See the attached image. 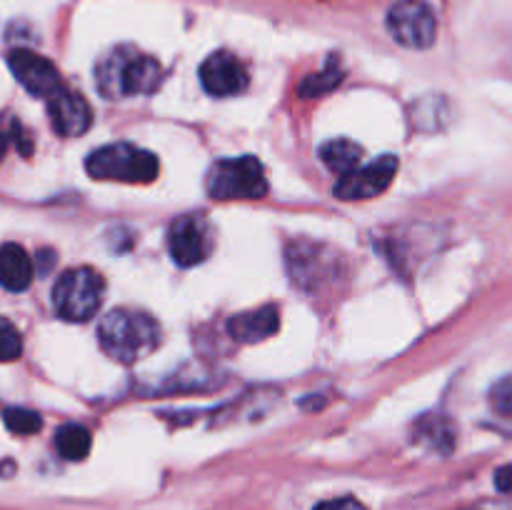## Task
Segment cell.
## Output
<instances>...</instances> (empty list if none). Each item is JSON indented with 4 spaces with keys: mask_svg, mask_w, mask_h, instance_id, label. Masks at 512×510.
<instances>
[{
    "mask_svg": "<svg viewBox=\"0 0 512 510\" xmlns=\"http://www.w3.org/2000/svg\"><path fill=\"white\" fill-rule=\"evenodd\" d=\"M100 348L113 360L133 365L153 353L160 343V328L148 313L133 308L110 310L98 325Z\"/></svg>",
    "mask_w": 512,
    "mask_h": 510,
    "instance_id": "1",
    "label": "cell"
},
{
    "mask_svg": "<svg viewBox=\"0 0 512 510\" xmlns=\"http://www.w3.org/2000/svg\"><path fill=\"white\" fill-rule=\"evenodd\" d=\"M495 485H498L500 493H512V463L498 468V473H495Z\"/></svg>",
    "mask_w": 512,
    "mask_h": 510,
    "instance_id": "22",
    "label": "cell"
},
{
    "mask_svg": "<svg viewBox=\"0 0 512 510\" xmlns=\"http://www.w3.org/2000/svg\"><path fill=\"white\" fill-rule=\"evenodd\" d=\"M313 510H368V508L355 498H333V500H323V503L315 505Z\"/></svg>",
    "mask_w": 512,
    "mask_h": 510,
    "instance_id": "21",
    "label": "cell"
},
{
    "mask_svg": "<svg viewBox=\"0 0 512 510\" xmlns=\"http://www.w3.org/2000/svg\"><path fill=\"white\" fill-rule=\"evenodd\" d=\"M23 353V338L10 320L0 318V363L18 360Z\"/></svg>",
    "mask_w": 512,
    "mask_h": 510,
    "instance_id": "19",
    "label": "cell"
},
{
    "mask_svg": "<svg viewBox=\"0 0 512 510\" xmlns=\"http://www.w3.org/2000/svg\"><path fill=\"white\" fill-rule=\"evenodd\" d=\"M163 78V68L155 58L133 50H115L98 65V88L105 98L153 93Z\"/></svg>",
    "mask_w": 512,
    "mask_h": 510,
    "instance_id": "2",
    "label": "cell"
},
{
    "mask_svg": "<svg viewBox=\"0 0 512 510\" xmlns=\"http://www.w3.org/2000/svg\"><path fill=\"white\" fill-rule=\"evenodd\" d=\"M398 158L395 155H383V158L373 160L365 168L353 170L350 175H343L335 185V195L343 200H368L383 193L390 183H393L395 173H398Z\"/></svg>",
    "mask_w": 512,
    "mask_h": 510,
    "instance_id": "8",
    "label": "cell"
},
{
    "mask_svg": "<svg viewBox=\"0 0 512 510\" xmlns=\"http://www.w3.org/2000/svg\"><path fill=\"white\" fill-rule=\"evenodd\" d=\"M8 65L10 70H13L15 80H18L28 93H33L35 98H50V95L60 88L58 68H55L48 58L33 53V50H13V53L8 55Z\"/></svg>",
    "mask_w": 512,
    "mask_h": 510,
    "instance_id": "9",
    "label": "cell"
},
{
    "mask_svg": "<svg viewBox=\"0 0 512 510\" xmlns=\"http://www.w3.org/2000/svg\"><path fill=\"white\" fill-rule=\"evenodd\" d=\"M90 178L118 180V183H153L158 178L160 163L150 150L135 148L130 143H110L93 150L85 160Z\"/></svg>",
    "mask_w": 512,
    "mask_h": 510,
    "instance_id": "3",
    "label": "cell"
},
{
    "mask_svg": "<svg viewBox=\"0 0 512 510\" xmlns=\"http://www.w3.org/2000/svg\"><path fill=\"white\" fill-rule=\"evenodd\" d=\"M48 115L55 133L60 135H80L93 123V113L83 95L73 93L63 85L48 98Z\"/></svg>",
    "mask_w": 512,
    "mask_h": 510,
    "instance_id": "11",
    "label": "cell"
},
{
    "mask_svg": "<svg viewBox=\"0 0 512 510\" xmlns=\"http://www.w3.org/2000/svg\"><path fill=\"white\" fill-rule=\"evenodd\" d=\"M328 263V255H323V250L313 243H293L288 248L290 275H293L295 285L305 290L320 288L325 280L333 278V270Z\"/></svg>",
    "mask_w": 512,
    "mask_h": 510,
    "instance_id": "12",
    "label": "cell"
},
{
    "mask_svg": "<svg viewBox=\"0 0 512 510\" xmlns=\"http://www.w3.org/2000/svg\"><path fill=\"white\" fill-rule=\"evenodd\" d=\"M168 248L180 268H193L203 263L213 248V233L208 220L200 215H183L173 223L168 235Z\"/></svg>",
    "mask_w": 512,
    "mask_h": 510,
    "instance_id": "7",
    "label": "cell"
},
{
    "mask_svg": "<svg viewBox=\"0 0 512 510\" xmlns=\"http://www.w3.org/2000/svg\"><path fill=\"white\" fill-rule=\"evenodd\" d=\"M388 30L393 40L413 50H425L435 43L438 20L423 0H400L388 13Z\"/></svg>",
    "mask_w": 512,
    "mask_h": 510,
    "instance_id": "6",
    "label": "cell"
},
{
    "mask_svg": "<svg viewBox=\"0 0 512 510\" xmlns=\"http://www.w3.org/2000/svg\"><path fill=\"white\" fill-rule=\"evenodd\" d=\"M205 188L215 200H255L268 193V180L260 160L243 155V158L218 160L208 170Z\"/></svg>",
    "mask_w": 512,
    "mask_h": 510,
    "instance_id": "4",
    "label": "cell"
},
{
    "mask_svg": "<svg viewBox=\"0 0 512 510\" xmlns=\"http://www.w3.org/2000/svg\"><path fill=\"white\" fill-rule=\"evenodd\" d=\"M280 328V313L275 305H263L258 310H248V313L233 315L228 320V333L233 335L238 343H260L268 340L270 335L278 333Z\"/></svg>",
    "mask_w": 512,
    "mask_h": 510,
    "instance_id": "13",
    "label": "cell"
},
{
    "mask_svg": "<svg viewBox=\"0 0 512 510\" xmlns=\"http://www.w3.org/2000/svg\"><path fill=\"white\" fill-rule=\"evenodd\" d=\"M5 150H8V135L0 133V158L5 155Z\"/></svg>",
    "mask_w": 512,
    "mask_h": 510,
    "instance_id": "23",
    "label": "cell"
},
{
    "mask_svg": "<svg viewBox=\"0 0 512 510\" xmlns=\"http://www.w3.org/2000/svg\"><path fill=\"white\" fill-rule=\"evenodd\" d=\"M320 155H323L325 165H328L333 173L350 175L353 170H358L360 158H363V148H360L358 143H353V140L338 138L325 143L323 148H320Z\"/></svg>",
    "mask_w": 512,
    "mask_h": 510,
    "instance_id": "15",
    "label": "cell"
},
{
    "mask_svg": "<svg viewBox=\"0 0 512 510\" xmlns=\"http://www.w3.org/2000/svg\"><path fill=\"white\" fill-rule=\"evenodd\" d=\"M103 275L93 268H73L58 278L53 288V305L58 315L70 323L90 320L103 300Z\"/></svg>",
    "mask_w": 512,
    "mask_h": 510,
    "instance_id": "5",
    "label": "cell"
},
{
    "mask_svg": "<svg viewBox=\"0 0 512 510\" xmlns=\"http://www.w3.org/2000/svg\"><path fill=\"white\" fill-rule=\"evenodd\" d=\"M33 260L18 243H5L0 248V285L13 293L28 288L33 283Z\"/></svg>",
    "mask_w": 512,
    "mask_h": 510,
    "instance_id": "14",
    "label": "cell"
},
{
    "mask_svg": "<svg viewBox=\"0 0 512 510\" xmlns=\"http://www.w3.org/2000/svg\"><path fill=\"white\" fill-rule=\"evenodd\" d=\"M340 80H343V70H340V65L335 60H330L323 73H315L310 78H305V83L300 85V93L305 98H315V95H323L328 90H333Z\"/></svg>",
    "mask_w": 512,
    "mask_h": 510,
    "instance_id": "17",
    "label": "cell"
},
{
    "mask_svg": "<svg viewBox=\"0 0 512 510\" xmlns=\"http://www.w3.org/2000/svg\"><path fill=\"white\" fill-rule=\"evenodd\" d=\"M200 83L215 98H230V95H238L248 88L250 75L235 55L220 50V53H213L210 58L203 60Z\"/></svg>",
    "mask_w": 512,
    "mask_h": 510,
    "instance_id": "10",
    "label": "cell"
},
{
    "mask_svg": "<svg viewBox=\"0 0 512 510\" xmlns=\"http://www.w3.org/2000/svg\"><path fill=\"white\" fill-rule=\"evenodd\" d=\"M3 420H5V428L13 430V433H18V435H33L43 428V420H40V415L35 413V410H28V408H8L3 413Z\"/></svg>",
    "mask_w": 512,
    "mask_h": 510,
    "instance_id": "18",
    "label": "cell"
},
{
    "mask_svg": "<svg viewBox=\"0 0 512 510\" xmlns=\"http://www.w3.org/2000/svg\"><path fill=\"white\" fill-rule=\"evenodd\" d=\"M55 448L65 460H83L90 453V433L78 423H68L55 433Z\"/></svg>",
    "mask_w": 512,
    "mask_h": 510,
    "instance_id": "16",
    "label": "cell"
},
{
    "mask_svg": "<svg viewBox=\"0 0 512 510\" xmlns=\"http://www.w3.org/2000/svg\"><path fill=\"white\" fill-rule=\"evenodd\" d=\"M490 403L505 418H512V375H505L503 380L493 385L490 390Z\"/></svg>",
    "mask_w": 512,
    "mask_h": 510,
    "instance_id": "20",
    "label": "cell"
}]
</instances>
